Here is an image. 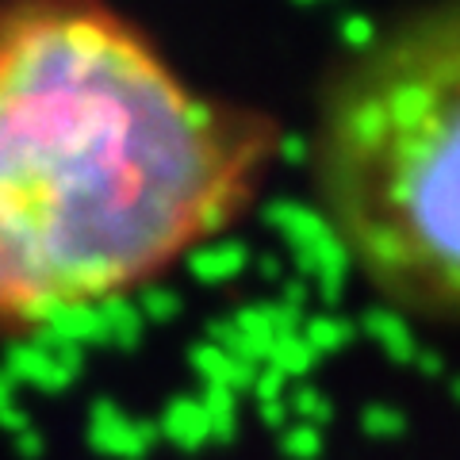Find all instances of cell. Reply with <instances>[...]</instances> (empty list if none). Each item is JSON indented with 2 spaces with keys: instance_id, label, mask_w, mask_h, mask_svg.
Masks as SVG:
<instances>
[{
  "instance_id": "cell-1",
  "label": "cell",
  "mask_w": 460,
  "mask_h": 460,
  "mask_svg": "<svg viewBox=\"0 0 460 460\" xmlns=\"http://www.w3.org/2000/svg\"><path fill=\"white\" fill-rule=\"evenodd\" d=\"M253 142L89 4L0 27V311L42 326L230 223Z\"/></svg>"
},
{
  "instance_id": "cell-2",
  "label": "cell",
  "mask_w": 460,
  "mask_h": 460,
  "mask_svg": "<svg viewBox=\"0 0 460 460\" xmlns=\"http://www.w3.org/2000/svg\"><path fill=\"white\" fill-rule=\"evenodd\" d=\"M323 196L384 292L460 314V0L376 39L341 77L323 123Z\"/></svg>"
},
{
  "instance_id": "cell-3",
  "label": "cell",
  "mask_w": 460,
  "mask_h": 460,
  "mask_svg": "<svg viewBox=\"0 0 460 460\" xmlns=\"http://www.w3.org/2000/svg\"><path fill=\"white\" fill-rule=\"evenodd\" d=\"M89 449L108 460H146L162 434L150 419H131L115 399H96L89 407Z\"/></svg>"
},
{
  "instance_id": "cell-4",
  "label": "cell",
  "mask_w": 460,
  "mask_h": 460,
  "mask_svg": "<svg viewBox=\"0 0 460 460\" xmlns=\"http://www.w3.org/2000/svg\"><path fill=\"white\" fill-rule=\"evenodd\" d=\"M261 219H265V226H272L288 242L292 257L314 253V250H323L326 242L338 238L334 223H330L319 208H307V204H299V199H272V204H265Z\"/></svg>"
},
{
  "instance_id": "cell-5",
  "label": "cell",
  "mask_w": 460,
  "mask_h": 460,
  "mask_svg": "<svg viewBox=\"0 0 460 460\" xmlns=\"http://www.w3.org/2000/svg\"><path fill=\"white\" fill-rule=\"evenodd\" d=\"M0 372H4L12 384H31V387H39V392H47V395H62L66 387L77 380V376H69V372L58 365L50 353H42L31 338L8 345L4 349V368Z\"/></svg>"
},
{
  "instance_id": "cell-6",
  "label": "cell",
  "mask_w": 460,
  "mask_h": 460,
  "mask_svg": "<svg viewBox=\"0 0 460 460\" xmlns=\"http://www.w3.org/2000/svg\"><path fill=\"white\" fill-rule=\"evenodd\" d=\"M157 434L181 453L204 449V445L211 441V426H208V414H204V407H199V399L196 395H172L165 402L162 419H157Z\"/></svg>"
},
{
  "instance_id": "cell-7",
  "label": "cell",
  "mask_w": 460,
  "mask_h": 460,
  "mask_svg": "<svg viewBox=\"0 0 460 460\" xmlns=\"http://www.w3.org/2000/svg\"><path fill=\"white\" fill-rule=\"evenodd\" d=\"M253 261V253L246 242L238 238H226V242H208V246H196L189 257H184V265H189L192 280L196 284H230L238 280L246 265Z\"/></svg>"
},
{
  "instance_id": "cell-8",
  "label": "cell",
  "mask_w": 460,
  "mask_h": 460,
  "mask_svg": "<svg viewBox=\"0 0 460 460\" xmlns=\"http://www.w3.org/2000/svg\"><path fill=\"white\" fill-rule=\"evenodd\" d=\"M189 365H192L196 376L204 380V387H226V392H234V395L250 392V387H253V376H257V368H253V365L234 361L230 353L215 349L211 341L192 345V349H189Z\"/></svg>"
},
{
  "instance_id": "cell-9",
  "label": "cell",
  "mask_w": 460,
  "mask_h": 460,
  "mask_svg": "<svg viewBox=\"0 0 460 460\" xmlns=\"http://www.w3.org/2000/svg\"><path fill=\"white\" fill-rule=\"evenodd\" d=\"M62 341H74V345H108V326L100 319V307L89 304V299H62L50 314L47 323Z\"/></svg>"
},
{
  "instance_id": "cell-10",
  "label": "cell",
  "mask_w": 460,
  "mask_h": 460,
  "mask_svg": "<svg viewBox=\"0 0 460 460\" xmlns=\"http://www.w3.org/2000/svg\"><path fill=\"white\" fill-rule=\"evenodd\" d=\"M357 330H365L395 365H414V357H419V345H414L407 319L392 307H368L361 314V323H357Z\"/></svg>"
},
{
  "instance_id": "cell-11",
  "label": "cell",
  "mask_w": 460,
  "mask_h": 460,
  "mask_svg": "<svg viewBox=\"0 0 460 460\" xmlns=\"http://www.w3.org/2000/svg\"><path fill=\"white\" fill-rule=\"evenodd\" d=\"M100 319L108 326V345H119V349H138L142 341V330H146V319L142 311L135 307V299H127L123 292L104 296L100 299Z\"/></svg>"
},
{
  "instance_id": "cell-12",
  "label": "cell",
  "mask_w": 460,
  "mask_h": 460,
  "mask_svg": "<svg viewBox=\"0 0 460 460\" xmlns=\"http://www.w3.org/2000/svg\"><path fill=\"white\" fill-rule=\"evenodd\" d=\"M199 407L208 414V426H211V441L215 445H230L238 438V395L226 392V387H204L196 395Z\"/></svg>"
},
{
  "instance_id": "cell-13",
  "label": "cell",
  "mask_w": 460,
  "mask_h": 460,
  "mask_svg": "<svg viewBox=\"0 0 460 460\" xmlns=\"http://www.w3.org/2000/svg\"><path fill=\"white\" fill-rule=\"evenodd\" d=\"M299 338H304L319 357H326V353L345 349V345L357 338V323L341 319V314H311V319H304Z\"/></svg>"
},
{
  "instance_id": "cell-14",
  "label": "cell",
  "mask_w": 460,
  "mask_h": 460,
  "mask_svg": "<svg viewBox=\"0 0 460 460\" xmlns=\"http://www.w3.org/2000/svg\"><path fill=\"white\" fill-rule=\"evenodd\" d=\"M265 365L277 368L284 380H304L307 384V376L319 368V353H314L299 334H292V338H277V345H272Z\"/></svg>"
},
{
  "instance_id": "cell-15",
  "label": "cell",
  "mask_w": 460,
  "mask_h": 460,
  "mask_svg": "<svg viewBox=\"0 0 460 460\" xmlns=\"http://www.w3.org/2000/svg\"><path fill=\"white\" fill-rule=\"evenodd\" d=\"M288 411L296 414V422H307V426H326L334 419V402L326 399V392H319L314 384H296L288 392Z\"/></svg>"
},
{
  "instance_id": "cell-16",
  "label": "cell",
  "mask_w": 460,
  "mask_h": 460,
  "mask_svg": "<svg viewBox=\"0 0 460 460\" xmlns=\"http://www.w3.org/2000/svg\"><path fill=\"white\" fill-rule=\"evenodd\" d=\"M326 449L323 429L307 426V422H288V429H280V453L284 460H319Z\"/></svg>"
},
{
  "instance_id": "cell-17",
  "label": "cell",
  "mask_w": 460,
  "mask_h": 460,
  "mask_svg": "<svg viewBox=\"0 0 460 460\" xmlns=\"http://www.w3.org/2000/svg\"><path fill=\"white\" fill-rule=\"evenodd\" d=\"M135 307L142 311V319L146 323H172L181 314L184 299H181V292H172L169 284H142Z\"/></svg>"
},
{
  "instance_id": "cell-18",
  "label": "cell",
  "mask_w": 460,
  "mask_h": 460,
  "mask_svg": "<svg viewBox=\"0 0 460 460\" xmlns=\"http://www.w3.org/2000/svg\"><path fill=\"white\" fill-rule=\"evenodd\" d=\"M357 422H361L365 438H376V441H395V438L407 434V419H402V411L387 407V402H368Z\"/></svg>"
},
{
  "instance_id": "cell-19",
  "label": "cell",
  "mask_w": 460,
  "mask_h": 460,
  "mask_svg": "<svg viewBox=\"0 0 460 460\" xmlns=\"http://www.w3.org/2000/svg\"><path fill=\"white\" fill-rule=\"evenodd\" d=\"M230 323H234L242 334H246L257 349H261V357L269 361V353H272V345H277V334H272V326L265 323V314H261V307L257 304H250V307H238L234 314H230Z\"/></svg>"
},
{
  "instance_id": "cell-20",
  "label": "cell",
  "mask_w": 460,
  "mask_h": 460,
  "mask_svg": "<svg viewBox=\"0 0 460 460\" xmlns=\"http://www.w3.org/2000/svg\"><path fill=\"white\" fill-rule=\"evenodd\" d=\"M338 39L349 47L353 54H365V50H372L376 47V39H380V27L372 23L368 16H361V12H353V16H345L341 23H338Z\"/></svg>"
},
{
  "instance_id": "cell-21",
  "label": "cell",
  "mask_w": 460,
  "mask_h": 460,
  "mask_svg": "<svg viewBox=\"0 0 460 460\" xmlns=\"http://www.w3.org/2000/svg\"><path fill=\"white\" fill-rule=\"evenodd\" d=\"M257 307H261L265 323L272 326V334H277V338H292V334H299V330H304L307 314H304V311H292L288 304H280V299H261Z\"/></svg>"
},
{
  "instance_id": "cell-22",
  "label": "cell",
  "mask_w": 460,
  "mask_h": 460,
  "mask_svg": "<svg viewBox=\"0 0 460 460\" xmlns=\"http://www.w3.org/2000/svg\"><path fill=\"white\" fill-rule=\"evenodd\" d=\"M253 399L257 402H269V399H288V380L280 376L277 368H269V365H261L257 368V376H253Z\"/></svg>"
},
{
  "instance_id": "cell-23",
  "label": "cell",
  "mask_w": 460,
  "mask_h": 460,
  "mask_svg": "<svg viewBox=\"0 0 460 460\" xmlns=\"http://www.w3.org/2000/svg\"><path fill=\"white\" fill-rule=\"evenodd\" d=\"M311 150H314V146H311L307 135H296V131H292V135H280V138H277V154H280L284 165H307L311 157H314Z\"/></svg>"
},
{
  "instance_id": "cell-24",
  "label": "cell",
  "mask_w": 460,
  "mask_h": 460,
  "mask_svg": "<svg viewBox=\"0 0 460 460\" xmlns=\"http://www.w3.org/2000/svg\"><path fill=\"white\" fill-rule=\"evenodd\" d=\"M311 296H314V288L307 280H299V277H284L280 284V304H288L292 311H304L311 304Z\"/></svg>"
},
{
  "instance_id": "cell-25",
  "label": "cell",
  "mask_w": 460,
  "mask_h": 460,
  "mask_svg": "<svg viewBox=\"0 0 460 460\" xmlns=\"http://www.w3.org/2000/svg\"><path fill=\"white\" fill-rule=\"evenodd\" d=\"M257 419H261L265 429H288V419H292V411H288V399H269V402H257Z\"/></svg>"
},
{
  "instance_id": "cell-26",
  "label": "cell",
  "mask_w": 460,
  "mask_h": 460,
  "mask_svg": "<svg viewBox=\"0 0 460 460\" xmlns=\"http://www.w3.org/2000/svg\"><path fill=\"white\" fill-rule=\"evenodd\" d=\"M31 426H35V422H31V414H27L20 402H12V407L0 411V429H8L12 438H20L23 429H31Z\"/></svg>"
},
{
  "instance_id": "cell-27",
  "label": "cell",
  "mask_w": 460,
  "mask_h": 460,
  "mask_svg": "<svg viewBox=\"0 0 460 460\" xmlns=\"http://www.w3.org/2000/svg\"><path fill=\"white\" fill-rule=\"evenodd\" d=\"M16 453H20L23 460H42V453H47V438H42L35 426L23 429V434L16 438Z\"/></svg>"
},
{
  "instance_id": "cell-28",
  "label": "cell",
  "mask_w": 460,
  "mask_h": 460,
  "mask_svg": "<svg viewBox=\"0 0 460 460\" xmlns=\"http://www.w3.org/2000/svg\"><path fill=\"white\" fill-rule=\"evenodd\" d=\"M253 269H257V277H261L265 284H284V261H280L277 253L253 257Z\"/></svg>"
},
{
  "instance_id": "cell-29",
  "label": "cell",
  "mask_w": 460,
  "mask_h": 460,
  "mask_svg": "<svg viewBox=\"0 0 460 460\" xmlns=\"http://www.w3.org/2000/svg\"><path fill=\"white\" fill-rule=\"evenodd\" d=\"M414 365H419L422 376H441V368H445V361L438 353H419V357H414Z\"/></svg>"
},
{
  "instance_id": "cell-30",
  "label": "cell",
  "mask_w": 460,
  "mask_h": 460,
  "mask_svg": "<svg viewBox=\"0 0 460 460\" xmlns=\"http://www.w3.org/2000/svg\"><path fill=\"white\" fill-rule=\"evenodd\" d=\"M12 402H16V384H12L4 372H0V411L12 407Z\"/></svg>"
},
{
  "instance_id": "cell-31",
  "label": "cell",
  "mask_w": 460,
  "mask_h": 460,
  "mask_svg": "<svg viewBox=\"0 0 460 460\" xmlns=\"http://www.w3.org/2000/svg\"><path fill=\"white\" fill-rule=\"evenodd\" d=\"M296 8H311V4H319V0H292Z\"/></svg>"
},
{
  "instance_id": "cell-32",
  "label": "cell",
  "mask_w": 460,
  "mask_h": 460,
  "mask_svg": "<svg viewBox=\"0 0 460 460\" xmlns=\"http://www.w3.org/2000/svg\"><path fill=\"white\" fill-rule=\"evenodd\" d=\"M453 399L460 402V380H453Z\"/></svg>"
},
{
  "instance_id": "cell-33",
  "label": "cell",
  "mask_w": 460,
  "mask_h": 460,
  "mask_svg": "<svg viewBox=\"0 0 460 460\" xmlns=\"http://www.w3.org/2000/svg\"><path fill=\"white\" fill-rule=\"evenodd\" d=\"M319 4H323V0H319Z\"/></svg>"
}]
</instances>
